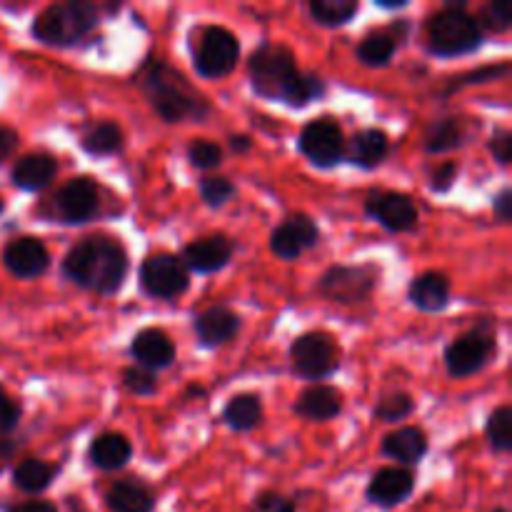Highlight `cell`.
<instances>
[{
  "mask_svg": "<svg viewBox=\"0 0 512 512\" xmlns=\"http://www.w3.org/2000/svg\"><path fill=\"white\" fill-rule=\"evenodd\" d=\"M3 263L15 278L33 280L48 270L50 255L38 238H18L5 245Z\"/></svg>",
  "mask_w": 512,
  "mask_h": 512,
  "instance_id": "obj_16",
  "label": "cell"
},
{
  "mask_svg": "<svg viewBox=\"0 0 512 512\" xmlns=\"http://www.w3.org/2000/svg\"><path fill=\"white\" fill-rule=\"evenodd\" d=\"M230 145H233L235 150H248L250 148V140L243 138V135H238V138H230Z\"/></svg>",
  "mask_w": 512,
  "mask_h": 512,
  "instance_id": "obj_48",
  "label": "cell"
},
{
  "mask_svg": "<svg viewBox=\"0 0 512 512\" xmlns=\"http://www.w3.org/2000/svg\"><path fill=\"white\" fill-rule=\"evenodd\" d=\"M98 20V5L88 3V0H70V3L45 8L35 18L33 35L45 45L68 48V45L80 43L98 25Z\"/></svg>",
  "mask_w": 512,
  "mask_h": 512,
  "instance_id": "obj_4",
  "label": "cell"
},
{
  "mask_svg": "<svg viewBox=\"0 0 512 512\" xmlns=\"http://www.w3.org/2000/svg\"><path fill=\"white\" fill-rule=\"evenodd\" d=\"M320 240V230L315 225L313 218L298 213L290 215L285 223H280L278 228L270 235V250H273L278 258L283 260H295L305 253V250L315 248Z\"/></svg>",
  "mask_w": 512,
  "mask_h": 512,
  "instance_id": "obj_13",
  "label": "cell"
},
{
  "mask_svg": "<svg viewBox=\"0 0 512 512\" xmlns=\"http://www.w3.org/2000/svg\"><path fill=\"white\" fill-rule=\"evenodd\" d=\"M493 512H508V510H505V508H495Z\"/></svg>",
  "mask_w": 512,
  "mask_h": 512,
  "instance_id": "obj_50",
  "label": "cell"
},
{
  "mask_svg": "<svg viewBox=\"0 0 512 512\" xmlns=\"http://www.w3.org/2000/svg\"><path fill=\"white\" fill-rule=\"evenodd\" d=\"M130 353L133 358L138 360L140 368L148 370H158V368H168L170 363L175 360V345L163 330H140L138 335L133 338V345H130Z\"/></svg>",
  "mask_w": 512,
  "mask_h": 512,
  "instance_id": "obj_19",
  "label": "cell"
},
{
  "mask_svg": "<svg viewBox=\"0 0 512 512\" xmlns=\"http://www.w3.org/2000/svg\"><path fill=\"white\" fill-rule=\"evenodd\" d=\"M340 410H343V395L330 385H313V388L303 390L298 403H295V413L305 420H313V423L338 418Z\"/></svg>",
  "mask_w": 512,
  "mask_h": 512,
  "instance_id": "obj_20",
  "label": "cell"
},
{
  "mask_svg": "<svg viewBox=\"0 0 512 512\" xmlns=\"http://www.w3.org/2000/svg\"><path fill=\"white\" fill-rule=\"evenodd\" d=\"M365 210L390 233H408L418 225V208L413 200L403 193H393V190H380V193L370 195Z\"/></svg>",
  "mask_w": 512,
  "mask_h": 512,
  "instance_id": "obj_12",
  "label": "cell"
},
{
  "mask_svg": "<svg viewBox=\"0 0 512 512\" xmlns=\"http://www.w3.org/2000/svg\"><path fill=\"white\" fill-rule=\"evenodd\" d=\"M98 188L90 178H75L55 195V213L63 223H88L98 213Z\"/></svg>",
  "mask_w": 512,
  "mask_h": 512,
  "instance_id": "obj_14",
  "label": "cell"
},
{
  "mask_svg": "<svg viewBox=\"0 0 512 512\" xmlns=\"http://www.w3.org/2000/svg\"><path fill=\"white\" fill-rule=\"evenodd\" d=\"M508 65H495V68H483L478 70V73H470L465 75V83H485V80H493L498 78V75H505L508 73Z\"/></svg>",
  "mask_w": 512,
  "mask_h": 512,
  "instance_id": "obj_45",
  "label": "cell"
},
{
  "mask_svg": "<svg viewBox=\"0 0 512 512\" xmlns=\"http://www.w3.org/2000/svg\"><path fill=\"white\" fill-rule=\"evenodd\" d=\"M410 303L423 313H440L450 303V283L443 273H423L408 290Z\"/></svg>",
  "mask_w": 512,
  "mask_h": 512,
  "instance_id": "obj_21",
  "label": "cell"
},
{
  "mask_svg": "<svg viewBox=\"0 0 512 512\" xmlns=\"http://www.w3.org/2000/svg\"><path fill=\"white\" fill-rule=\"evenodd\" d=\"M340 350L328 333H305L290 348V365L305 380L328 378L338 370Z\"/></svg>",
  "mask_w": 512,
  "mask_h": 512,
  "instance_id": "obj_7",
  "label": "cell"
},
{
  "mask_svg": "<svg viewBox=\"0 0 512 512\" xmlns=\"http://www.w3.org/2000/svg\"><path fill=\"white\" fill-rule=\"evenodd\" d=\"M58 173V163L55 158L45 153H33L25 155L15 163L13 168V183L18 185L20 190H43L48 188L50 180Z\"/></svg>",
  "mask_w": 512,
  "mask_h": 512,
  "instance_id": "obj_24",
  "label": "cell"
},
{
  "mask_svg": "<svg viewBox=\"0 0 512 512\" xmlns=\"http://www.w3.org/2000/svg\"><path fill=\"white\" fill-rule=\"evenodd\" d=\"M395 50H398V35L393 30H383V33H370L360 40L358 45V60L370 68H383L393 60Z\"/></svg>",
  "mask_w": 512,
  "mask_h": 512,
  "instance_id": "obj_28",
  "label": "cell"
},
{
  "mask_svg": "<svg viewBox=\"0 0 512 512\" xmlns=\"http://www.w3.org/2000/svg\"><path fill=\"white\" fill-rule=\"evenodd\" d=\"M375 265H338L320 278V293L340 305H358L370 298L378 285Z\"/></svg>",
  "mask_w": 512,
  "mask_h": 512,
  "instance_id": "obj_8",
  "label": "cell"
},
{
  "mask_svg": "<svg viewBox=\"0 0 512 512\" xmlns=\"http://www.w3.org/2000/svg\"><path fill=\"white\" fill-rule=\"evenodd\" d=\"M68 508H70V512H88L78 498H68Z\"/></svg>",
  "mask_w": 512,
  "mask_h": 512,
  "instance_id": "obj_49",
  "label": "cell"
},
{
  "mask_svg": "<svg viewBox=\"0 0 512 512\" xmlns=\"http://www.w3.org/2000/svg\"><path fill=\"white\" fill-rule=\"evenodd\" d=\"M15 148H18V133L8 125H0V163H5Z\"/></svg>",
  "mask_w": 512,
  "mask_h": 512,
  "instance_id": "obj_43",
  "label": "cell"
},
{
  "mask_svg": "<svg viewBox=\"0 0 512 512\" xmlns=\"http://www.w3.org/2000/svg\"><path fill=\"white\" fill-rule=\"evenodd\" d=\"M223 420L230 430L235 433H248V430L258 428L260 420H263V403H260L258 395L243 393L235 395L223 410Z\"/></svg>",
  "mask_w": 512,
  "mask_h": 512,
  "instance_id": "obj_26",
  "label": "cell"
},
{
  "mask_svg": "<svg viewBox=\"0 0 512 512\" xmlns=\"http://www.w3.org/2000/svg\"><path fill=\"white\" fill-rule=\"evenodd\" d=\"M0 213H3V200H0Z\"/></svg>",
  "mask_w": 512,
  "mask_h": 512,
  "instance_id": "obj_51",
  "label": "cell"
},
{
  "mask_svg": "<svg viewBox=\"0 0 512 512\" xmlns=\"http://www.w3.org/2000/svg\"><path fill=\"white\" fill-rule=\"evenodd\" d=\"M18 420H20V405L15 403L3 388H0V435L15 430Z\"/></svg>",
  "mask_w": 512,
  "mask_h": 512,
  "instance_id": "obj_39",
  "label": "cell"
},
{
  "mask_svg": "<svg viewBox=\"0 0 512 512\" xmlns=\"http://www.w3.org/2000/svg\"><path fill=\"white\" fill-rule=\"evenodd\" d=\"M55 478V468L53 465L43 463L38 458H28L23 463H18V468L13 470V483L18 485L23 493H43L45 488H50Z\"/></svg>",
  "mask_w": 512,
  "mask_h": 512,
  "instance_id": "obj_29",
  "label": "cell"
},
{
  "mask_svg": "<svg viewBox=\"0 0 512 512\" xmlns=\"http://www.w3.org/2000/svg\"><path fill=\"white\" fill-rule=\"evenodd\" d=\"M388 150H390L388 135L378 128H368V130H360V133L355 135L350 155H353V160L360 165V168H375V165L383 163Z\"/></svg>",
  "mask_w": 512,
  "mask_h": 512,
  "instance_id": "obj_27",
  "label": "cell"
},
{
  "mask_svg": "<svg viewBox=\"0 0 512 512\" xmlns=\"http://www.w3.org/2000/svg\"><path fill=\"white\" fill-rule=\"evenodd\" d=\"M188 160L200 170L218 168L223 163V150H220V145L210 143V140H195L188 148Z\"/></svg>",
  "mask_w": 512,
  "mask_h": 512,
  "instance_id": "obj_35",
  "label": "cell"
},
{
  "mask_svg": "<svg viewBox=\"0 0 512 512\" xmlns=\"http://www.w3.org/2000/svg\"><path fill=\"white\" fill-rule=\"evenodd\" d=\"M200 195H203L208 205L220 208V205H225L235 195V185L225 178H205L200 183Z\"/></svg>",
  "mask_w": 512,
  "mask_h": 512,
  "instance_id": "obj_36",
  "label": "cell"
},
{
  "mask_svg": "<svg viewBox=\"0 0 512 512\" xmlns=\"http://www.w3.org/2000/svg\"><path fill=\"white\" fill-rule=\"evenodd\" d=\"M483 25L488 30H495V33H505V30L512 25V8L508 3L485 5Z\"/></svg>",
  "mask_w": 512,
  "mask_h": 512,
  "instance_id": "obj_38",
  "label": "cell"
},
{
  "mask_svg": "<svg viewBox=\"0 0 512 512\" xmlns=\"http://www.w3.org/2000/svg\"><path fill=\"white\" fill-rule=\"evenodd\" d=\"M250 85L258 95L280 100L293 108L323 98L325 83L313 73H300L295 55L285 45L265 43L255 50L250 60Z\"/></svg>",
  "mask_w": 512,
  "mask_h": 512,
  "instance_id": "obj_1",
  "label": "cell"
},
{
  "mask_svg": "<svg viewBox=\"0 0 512 512\" xmlns=\"http://www.w3.org/2000/svg\"><path fill=\"white\" fill-rule=\"evenodd\" d=\"M495 215H498V220H503V223H508L512 218V190L505 188L503 193L495 198Z\"/></svg>",
  "mask_w": 512,
  "mask_h": 512,
  "instance_id": "obj_44",
  "label": "cell"
},
{
  "mask_svg": "<svg viewBox=\"0 0 512 512\" xmlns=\"http://www.w3.org/2000/svg\"><path fill=\"white\" fill-rule=\"evenodd\" d=\"M355 13H358L355 0H313L310 3V15H313L315 23L328 25V28L345 25Z\"/></svg>",
  "mask_w": 512,
  "mask_h": 512,
  "instance_id": "obj_32",
  "label": "cell"
},
{
  "mask_svg": "<svg viewBox=\"0 0 512 512\" xmlns=\"http://www.w3.org/2000/svg\"><path fill=\"white\" fill-rule=\"evenodd\" d=\"M233 258V243L225 235H210L185 245L183 265L193 273H218Z\"/></svg>",
  "mask_w": 512,
  "mask_h": 512,
  "instance_id": "obj_17",
  "label": "cell"
},
{
  "mask_svg": "<svg viewBox=\"0 0 512 512\" xmlns=\"http://www.w3.org/2000/svg\"><path fill=\"white\" fill-rule=\"evenodd\" d=\"M413 410L415 403L408 393H393L380 400L378 408H375V418L383 420V423H398V420L408 418Z\"/></svg>",
  "mask_w": 512,
  "mask_h": 512,
  "instance_id": "obj_34",
  "label": "cell"
},
{
  "mask_svg": "<svg viewBox=\"0 0 512 512\" xmlns=\"http://www.w3.org/2000/svg\"><path fill=\"white\" fill-rule=\"evenodd\" d=\"M140 285H143V290L150 298L175 300L188 290L190 275L183 260L175 258V255L160 253L150 255L143 263V268H140Z\"/></svg>",
  "mask_w": 512,
  "mask_h": 512,
  "instance_id": "obj_10",
  "label": "cell"
},
{
  "mask_svg": "<svg viewBox=\"0 0 512 512\" xmlns=\"http://www.w3.org/2000/svg\"><path fill=\"white\" fill-rule=\"evenodd\" d=\"M63 273L70 283L80 288L113 295L118 293L128 275V255L118 240L95 235V238L80 240L68 250L63 260Z\"/></svg>",
  "mask_w": 512,
  "mask_h": 512,
  "instance_id": "obj_2",
  "label": "cell"
},
{
  "mask_svg": "<svg viewBox=\"0 0 512 512\" xmlns=\"http://www.w3.org/2000/svg\"><path fill=\"white\" fill-rule=\"evenodd\" d=\"M130 455H133V448H130V443L125 440V435L103 433V435H98V438L93 440L88 458H90V463L95 465V468L118 470V468H123L125 463H128Z\"/></svg>",
  "mask_w": 512,
  "mask_h": 512,
  "instance_id": "obj_25",
  "label": "cell"
},
{
  "mask_svg": "<svg viewBox=\"0 0 512 512\" xmlns=\"http://www.w3.org/2000/svg\"><path fill=\"white\" fill-rule=\"evenodd\" d=\"M300 153L318 168H333L345 155V138L333 118H318L300 133Z\"/></svg>",
  "mask_w": 512,
  "mask_h": 512,
  "instance_id": "obj_11",
  "label": "cell"
},
{
  "mask_svg": "<svg viewBox=\"0 0 512 512\" xmlns=\"http://www.w3.org/2000/svg\"><path fill=\"white\" fill-rule=\"evenodd\" d=\"M415 490V475L405 468H383L373 475L365 498L368 503L378 505V508H395V505L405 503Z\"/></svg>",
  "mask_w": 512,
  "mask_h": 512,
  "instance_id": "obj_15",
  "label": "cell"
},
{
  "mask_svg": "<svg viewBox=\"0 0 512 512\" xmlns=\"http://www.w3.org/2000/svg\"><path fill=\"white\" fill-rule=\"evenodd\" d=\"M455 178H458V165L443 163L430 173V188H433L435 193H445V190L453 188Z\"/></svg>",
  "mask_w": 512,
  "mask_h": 512,
  "instance_id": "obj_41",
  "label": "cell"
},
{
  "mask_svg": "<svg viewBox=\"0 0 512 512\" xmlns=\"http://www.w3.org/2000/svg\"><path fill=\"white\" fill-rule=\"evenodd\" d=\"M13 453H15V445L10 443V440L0 438V468H3L10 458H13Z\"/></svg>",
  "mask_w": 512,
  "mask_h": 512,
  "instance_id": "obj_47",
  "label": "cell"
},
{
  "mask_svg": "<svg viewBox=\"0 0 512 512\" xmlns=\"http://www.w3.org/2000/svg\"><path fill=\"white\" fill-rule=\"evenodd\" d=\"M465 140L463 123L458 118H443L438 123L430 125L428 138H425V150L428 153H448V150L458 148Z\"/></svg>",
  "mask_w": 512,
  "mask_h": 512,
  "instance_id": "obj_31",
  "label": "cell"
},
{
  "mask_svg": "<svg viewBox=\"0 0 512 512\" xmlns=\"http://www.w3.org/2000/svg\"><path fill=\"white\" fill-rule=\"evenodd\" d=\"M143 93L155 113L168 123L208 118L210 108L178 70L163 63H153L143 75Z\"/></svg>",
  "mask_w": 512,
  "mask_h": 512,
  "instance_id": "obj_3",
  "label": "cell"
},
{
  "mask_svg": "<svg viewBox=\"0 0 512 512\" xmlns=\"http://www.w3.org/2000/svg\"><path fill=\"white\" fill-rule=\"evenodd\" d=\"M483 45V28L463 5H448L428 20V48L440 58H458Z\"/></svg>",
  "mask_w": 512,
  "mask_h": 512,
  "instance_id": "obj_5",
  "label": "cell"
},
{
  "mask_svg": "<svg viewBox=\"0 0 512 512\" xmlns=\"http://www.w3.org/2000/svg\"><path fill=\"white\" fill-rule=\"evenodd\" d=\"M10 512H58V508L53 503H48V500H28L23 505H15Z\"/></svg>",
  "mask_w": 512,
  "mask_h": 512,
  "instance_id": "obj_46",
  "label": "cell"
},
{
  "mask_svg": "<svg viewBox=\"0 0 512 512\" xmlns=\"http://www.w3.org/2000/svg\"><path fill=\"white\" fill-rule=\"evenodd\" d=\"M490 153H493V158L498 160L500 165H510L512 135L508 133V130H498V133L493 135V140H490Z\"/></svg>",
  "mask_w": 512,
  "mask_h": 512,
  "instance_id": "obj_42",
  "label": "cell"
},
{
  "mask_svg": "<svg viewBox=\"0 0 512 512\" xmlns=\"http://www.w3.org/2000/svg\"><path fill=\"white\" fill-rule=\"evenodd\" d=\"M485 435H488V443L495 453H508L512 448V413L508 405L495 410L488 418L485 425Z\"/></svg>",
  "mask_w": 512,
  "mask_h": 512,
  "instance_id": "obj_33",
  "label": "cell"
},
{
  "mask_svg": "<svg viewBox=\"0 0 512 512\" xmlns=\"http://www.w3.org/2000/svg\"><path fill=\"white\" fill-rule=\"evenodd\" d=\"M240 60V40L225 28H208L195 45V70L203 78H223Z\"/></svg>",
  "mask_w": 512,
  "mask_h": 512,
  "instance_id": "obj_9",
  "label": "cell"
},
{
  "mask_svg": "<svg viewBox=\"0 0 512 512\" xmlns=\"http://www.w3.org/2000/svg\"><path fill=\"white\" fill-rule=\"evenodd\" d=\"M240 318L225 305H215L195 318V335L205 348H218V345L230 343L238 335Z\"/></svg>",
  "mask_w": 512,
  "mask_h": 512,
  "instance_id": "obj_18",
  "label": "cell"
},
{
  "mask_svg": "<svg viewBox=\"0 0 512 512\" xmlns=\"http://www.w3.org/2000/svg\"><path fill=\"white\" fill-rule=\"evenodd\" d=\"M123 385L125 390H130L133 395H153L158 390V380L155 373L148 368H128L123 373Z\"/></svg>",
  "mask_w": 512,
  "mask_h": 512,
  "instance_id": "obj_37",
  "label": "cell"
},
{
  "mask_svg": "<svg viewBox=\"0 0 512 512\" xmlns=\"http://www.w3.org/2000/svg\"><path fill=\"white\" fill-rule=\"evenodd\" d=\"M85 153L90 155H113L123 148V130L113 120H103L90 128L83 138Z\"/></svg>",
  "mask_w": 512,
  "mask_h": 512,
  "instance_id": "obj_30",
  "label": "cell"
},
{
  "mask_svg": "<svg viewBox=\"0 0 512 512\" xmlns=\"http://www.w3.org/2000/svg\"><path fill=\"white\" fill-rule=\"evenodd\" d=\"M385 458L395 460L400 465H418L428 453V440L418 428H400L385 435L383 440Z\"/></svg>",
  "mask_w": 512,
  "mask_h": 512,
  "instance_id": "obj_23",
  "label": "cell"
},
{
  "mask_svg": "<svg viewBox=\"0 0 512 512\" xmlns=\"http://www.w3.org/2000/svg\"><path fill=\"white\" fill-rule=\"evenodd\" d=\"M105 505L110 512H153L155 495L140 480H118L105 493Z\"/></svg>",
  "mask_w": 512,
  "mask_h": 512,
  "instance_id": "obj_22",
  "label": "cell"
},
{
  "mask_svg": "<svg viewBox=\"0 0 512 512\" xmlns=\"http://www.w3.org/2000/svg\"><path fill=\"white\" fill-rule=\"evenodd\" d=\"M255 512H298V505L280 493H263L255 500Z\"/></svg>",
  "mask_w": 512,
  "mask_h": 512,
  "instance_id": "obj_40",
  "label": "cell"
},
{
  "mask_svg": "<svg viewBox=\"0 0 512 512\" xmlns=\"http://www.w3.org/2000/svg\"><path fill=\"white\" fill-rule=\"evenodd\" d=\"M490 358H495V333H490L488 323H480L445 348V368L458 380L480 373Z\"/></svg>",
  "mask_w": 512,
  "mask_h": 512,
  "instance_id": "obj_6",
  "label": "cell"
}]
</instances>
